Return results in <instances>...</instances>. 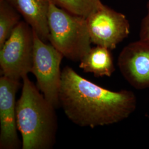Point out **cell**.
<instances>
[{"label": "cell", "instance_id": "obj_7", "mask_svg": "<svg viewBox=\"0 0 149 149\" xmlns=\"http://www.w3.org/2000/svg\"><path fill=\"white\" fill-rule=\"evenodd\" d=\"M21 84L1 75L0 77V149H18L21 141L17 134L16 93Z\"/></svg>", "mask_w": 149, "mask_h": 149}, {"label": "cell", "instance_id": "obj_2", "mask_svg": "<svg viewBox=\"0 0 149 149\" xmlns=\"http://www.w3.org/2000/svg\"><path fill=\"white\" fill-rule=\"evenodd\" d=\"M22 80L21 96L16 102L17 125L21 134L22 148L52 149L58 130L56 108L40 93L28 75Z\"/></svg>", "mask_w": 149, "mask_h": 149}, {"label": "cell", "instance_id": "obj_13", "mask_svg": "<svg viewBox=\"0 0 149 149\" xmlns=\"http://www.w3.org/2000/svg\"><path fill=\"white\" fill-rule=\"evenodd\" d=\"M146 8L147 14L141 22L139 37L140 40L149 44V0L147 3Z\"/></svg>", "mask_w": 149, "mask_h": 149}, {"label": "cell", "instance_id": "obj_8", "mask_svg": "<svg viewBox=\"0 0 149 149\" xmlns=\"http://www.w3.org/2000/svg\"><path fill=\"white\" fill-rule=\"evenodd\" d=\"M120 71L137 90L149 88V44L140 40L123 49L118 59Z\"/></svg>", "mask_w": 149, "mask_h": 149}, {"label": "cell", "instance_id": "obj_3", "mask_svg": "<svg viewBox=\"0 0 149 149\" xmlns=\"http://www.w3.org/2000/svg\"><path fill=\"white\" fill-rule=\"evenodd\" d=\"M49 42L64 57L80 61L91 49L87 19L50 1L48 12Z\"/></svg>", "mask_w": 149, "mask_h": 149}, {"label": "cell", "instance_id": "obj_9", "mask_svg": "<svg viewBox=\"0 0 149 149\" xmlns=\"http://www.w3.org/2000/svg\"><path fill=\"white\" fill-rule=\"evenodd\" d=\"M21 15L43 42H49L48 12L50 0H6Z\"/></svg>", "mask_w": 149, "mask_h": 149}, {"label": "cell", "instance_id": "obj_4", "mask_svg": "<svg viewBox=\"0 0 149 149\" xmlns=\"http://www.w3.org/2000/svg\"><path fill=\"white\" fill-rule=\"evenodd\" d=\"M33 32L32 73L37 86L44 97L56 109L60 107L59 91L61 81L60 65L64 55L51 44L45 43Z\"/></svg>", "mask_w": 149, "mask_h": 149}, {"label": "cell", "instance_id": "obj_12", "mask_svg": "<svg viewBox=\"0 0 149 149\" xmlns=\"http://www.w3.org/2000/svg\"><path fill=\"white\" fill-rule=\"evenodd\" d=\"M59 7L87 18L104 6L101 0H50Z\"/></svg>", "mask_w": 149, "mask_h": 149}, {"label": "cell", "instance_id": "obj_5", "mask_svg": "<svg viewBox=\"0 0 149 149\" xmlns=\"http://www.w3.org/2000/svg\"><path fill=\"white\" fill-rule=\"evenodd\" d=\"M33 32L26 22L20 21L0 48L1 74L14 80L32 72Z\"/></svg>", "mask_w": 149, "mask_h": 149}, {"label": "cell", "instance_id": "obj_11", "mask_svg": "<svg viewBox=\"0 0 149 149\" xmlns=\"http://www.w3.org/2000/svg\"><path fill=\"white\" fill-rule=\"evenodd\" d=\"M19 12L6 0L0 1V48L19 23Z\"/></svg>", "mask_w": 149, "mask_h": 149}, {"label": "cell", "instance_id": "obj_6", "mask_svg": "<svg viewBox=\"0 0 149 149\" xmlns=\"http://www.w3.org/2000/svg\"><path fill=\"white\" fill-rule=\"evenodd\" d=\"M92 43L113 50L130 33V24L123 13L104 5L87 18Z\"/></svg>", "mask_w": 149, "mask_h": 149}, {"label": "cell", "instance_id": "obj_1", "mask_svg": "<svg viewBox=\"0 0 149 149\" xmlns=\"http://www.w3.org/2000/svg\"><path fill=\"white\" fill-rule=\"evenodd\" d=\"M59 102L72 122L92 128L122 121L137 106L133 91L104 88L83 78L70 66L62 70Z\"/></svg>", "mask_w": 149, "mask_h": 149}, {"label": "cell", "instance_id": "obj_10", "mask_svg": "<svg viewBox=\"0 0 149 149\" xmlns=\"http://www.w3.org/2000/svg\"><path fill=\"white\" fill-rule=\"evenodd\" d=\"M111 50L96 45L80 60L79 67L86 73H92L97 77H110L115 71Z\"/></svg>", "mask_w": 149, "mask_h": 149}]
</instances>
